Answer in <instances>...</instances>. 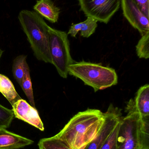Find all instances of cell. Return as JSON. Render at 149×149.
Listing matches in <instances>:
<instances>
[{
	"mask_svg": "<svg viewBox=\"0 0 149 149\" xmlns=\"http://www.w3.org/2000/svg\"><path fill=\"white\" fill-rule=\"evenodd\" d=\"M104 120L100 110L87 109L76 114L55 136L71 149H85L96 136Z\"/></svg>",
	"mask_w": 149,
	"mask_h": 149,
	"instance_id": "cell-1",
	"label": "cell"
},
{
	"mask_svg": "<svg viewBox=\"0 0 149 149\" xmlns=\"http://www.w3.org/2000/svg\"><path fill=\"white\" fill-rule=\"evenodd\" d=\"M18 18L37 59L52 64L50 53V26L35 11L21 10Z\"/></svg>",
	"mask_w": 149,
	"mask_h": 149,
	"instance_id": "cell-2",
	"label": "cell"
},
{
	"mask_svg": "<svg viewBox=\"0 0 149 149\" xmlns=\"http://www.w3.org/2000/svg\"><path fill=\"white\" fill-rule=\"evenodd\" d=\"M68 74L81 79L85 85L92 87L95 92L118 83L115 70L99 64L84 61L74 63L69 65Z\"/></svg>",
	"mask_w": 149,
	"mask_h": 149,
	"instance_id": "cell-3",
	"label": "cell"
},
{
	"mask_svg": "<svg viewBox=\"0 0 149 149\" xmlns=\"http://www.w3.org/2000/svg\"><path fill=\"white\" fill-rule=\"evenodd\" d=\"M49 32V46L52 64L56 67L59 75L66 79L69 65L74 63L70 53L68 35L65 31L55 29L50 26Z\"/></svg>",
	"mask_w": 149,
	"mask_h": 149,
	"instance_id": "cell-4",
	"label": "cell"
},
{
	"mask_svg": "<svg viewBox=\"0 0 149 149\" xmlns=\"http://www.w3.org/2000/svg\"><path fill=\"white\" fill-rule=\"evenodd\" d=\"M120 123L118 149H141L140 130L141 118L135 111L127 112Z\"/></svg>",
	"mask_w": 149,
	"mask_h": 149,
	"instance_id": "cell-5",
	"label": "cell"
},
{
	"mask_svg": "<svg viewBox=\"0 0 149 149\" xmlns=\"http://www.w3.org/2000/svg\"><path fill=\"white\" fill-rule=\"evenodd\" d=\"M80 10L87 17L107 24L119 10L121 0H78Z\"/></svg>",
	"mask_w": 149,
	"mask_h": 149,
	"instance_id": "cell-6",
	"label": "cell"
},
{
	"mask_svg": "<svg viewBox=\"0 0 149 149\" xmlns=\"http://www.w3.org/2000/svg\"><path fill=\"white\" fill-rule=\"evenodd\" d=\"M104 114V121L99 132L85 149H100L122 117V109L114 107L113 104L109 105Z\"/></svg>",
	"mask_w": 149,
	"mask_h": 149,
	"instance_id": "cell-7",
	"label": "cell"
},
{
	"mask_svg": "<svg viewBox=\"0 0 149 149\" xmlns=\"http://www.w3.org/2000/svg\"><path fill=\"white\" fill-rule=\"evenodd\" d=\"M125 18L142 36L149 33V18L141 10L134 0H121Z\"/></svg>",
	"mask_w": 149,
	"mask_h": 149,
	"instance_id": "cell-8",
	"label": "cell"
},
{
	"mask_svg": "<svg viewBox=\"0 0 149 149\" xmlns=\"http://www.w3.org/2000/svg\"><path fill=\"white\" fill-rule=\"evenodd\" d=\"M16 118L22 120L42 131L44 130L43 123L36 108L22 99L18 100L12 106Z\"/></svg>",
	"mask_w": 149,
	"mask_h": 149,
	"instance_id": "cell-9",
	"label": "cell"
},
{
	"mask_svg": "<svg viewBox=\"0 0 149 149\" xmlns=\"http://www.w3.org/2000/svg\"><path fill=\"white\" fill-rule=\"evenodd\" d=\"M135 111L141 117L149 116V85L141 87L136 93L135 100L131 99L127 104L125 112Z\"/></svg>",
	"mask_w": 149,
	"mask_h": 149,
	"instance_id": "cell-10",
	"label": "cell"
},
{
	"mask_svg": "<svg viewBox=\"0 0 149 149\" xmlns=\"http://www.w3.org/2000/svg\"><path fill=\"white\" fill-rule=\"evenodd\" d=\"M33 141L0 129V149H18L31 145Z\"/></svg>",
	"mask_w": 149,
	"mask_h": 149,
	"instance_id": "cell-11",
	"label": "cell"
},
{
	"mask_svg": "<svg viewBox=\"0 0 149 149\" xmlns=\"http://www.w3.org/2000/svg\"><path fill=\"white\" fill-rule=\"evenodd\" d=\"M33 9L41 16L50 22L55 23L58 22L60 9L55 5L52 0H38Z\"/></svg>",
	"mask_w": 149,
	"mask_h": 149,
	"instance_id": "cell-12",
	"label": "cell"
},
{
	"mask_svg": "<svg viewBox=\"0 0 149 149\" xmlns=\"http://www.w3.org/2000/svg\"><path fill=\"white\" fill-rule=\"evenodd\" d=\"M97 21L90 17H87L84 22L77 24H72L70 27L67 35H70L73 37H76L79 31L80 35L84 38L91 36L95 32L98 26Z\"/></svg>",
	"mask_w": 149,
	"mask_h": 149,
	"instance_id": "cell-13",
	"label": "cell"
},
{
	"mask_svg": "<svg viewBox=\"0 0 149 149\" xmlns=\"http://www.w3.org/2000/svg\"><path fill=\"white\" fill-rule=\"evenodd\" d=\"M0 92L8 101L11 106L22 99L15 89L12 81L8 77L0 74Z\"/></svg>",
	"mask_w": 149,
	"mask_h": 149,
	"instance_id": "cell-14",
	"label": "cell"
},
{
	"mask_svg": "<svg viewBox=\"0 0 149 149\" xmlns=\"http://www.w3.org/2000/svg\"><path fill=\"white\" fill-rule=\"evenodd\" d=\"M26 58L27 56L25 55H20L13 61L12 65L13 76L20 86L25 72V65L27 63Z\"/></svg>",
	"mask_w": 149,
	"mask_h": 149,
	"instance_id": "cell-15",
	"label": "cell"
},
{
	"mask_svg": "<svg viewBox=\"0 0 149 149\" xmlns=\"http://www.w3.org/2000/svg\"><path fill=\"white\" fill-rule=\"evenodd\" d=\"M21 87L25 95L27 96L31 106L36 108L32 84L30 74L29 68L27 63H26L25 65V72L23 78L22 79Z\"/></svg>",
	"mask_w": 149,
	"mask_h": 149,
	"instance_id": "cell-16",
	"label": "cell"
},
{
	"mask_svg": "<svg viewBox=\"0 0 149 149\" xmlns=\"http://www.w3.org/2000/svg\"><path fill=\"white\" fill-rule=\"evenodd\" d=\"M38 145L39 149H71L55 136L41 139Z\"/></svg>",
	"mask_w": 149,
	"mask_h": 149,
	"instance_id": "cell-17",
	"label": "cell"
},
{
	"mask_svg": "<svg viewBox=\"0 0 149 149\" xmlns=\"http://www.w3.org/2000/svg\"><path fill=\"white\" fill-rule=\"evenodd\" d=\"M140 130L141 149H149V116L141 117Z\"/></svg>",
	"mask_w": 149,
	"mask_h": 149,
	"instance_id": "cell-18",
	"label": "cell"
},
{
	"mask_svg": "<svg viewBox=\"0 0 149 149\" xmlns=\"http://www.w3.org/2000/svg\"><path fill=\"white\" fill-rule=\"evenodd\" d=\"M136 53L140 58L149 57V33L142 36L136 46Z\"/></svg>",
	"mask_w": 149,
	"mask_h": 149,
	"instance_id": "cell-19",
	"label": "cell"
},
{
	"mask_svg": "<svg viewBox=\"0 0 149 149\" xmlns=\"http://www.w3.org/2000/svg\"><path fill=\"white\" fill-rule=\"evenodd\" d=\"M12 109H9L0 104V129L8 128L14 119Z\"/></svg>",
	"mask_w": 149,
	"mask_h": 149,
	"instance_id": "cell-20",
	"label": "cell"
},
{
	"mask_svg": "<svg viewBox=\"0 0 149 149\" xmlns=\"http://www.w3.org/2000/svg\"><path fill=\"white\" fill-rule=\"evenodd\" d=\"M120 121L117 124L112 134L109 136L107 140L104 143V144L100 149H118L117 138H118V133H119V128H120Z\"/></svg>",
	"mask_w": 149,
	"mask_h": 149,
	"instance_id": "cell-21",
	"label": "cell"
},
{
	"mask_svg": "<svg viewBox=\"0 0 149 149\" xmlns=\"http://www.w3.org/2000/svg\"><path fill=\"white\" fill-rule=\"evenodd\" d=\"M143 14L149 18V0H134Z\"/></svg>",
	"mask_w": 149,
	"mask_h": 149,
	"instance_id": "cell-22",
	"label": "cell"
},
{
	"mask_svg": "<svg viewBox=\"0 0 149 149\" xmlns=\"http://www.w3.org/2000/svg\"><path fill=\"white\" fill-rule=\"evenodd\" d=\"M3 51L0 48V59L1 58L2 56L3 53Z\"/></svg>",
	"mask_w": 149,
	"mask_h": 149,
	"instance_id": "cell-23",
	"label": "cell"
}]
</instances>
